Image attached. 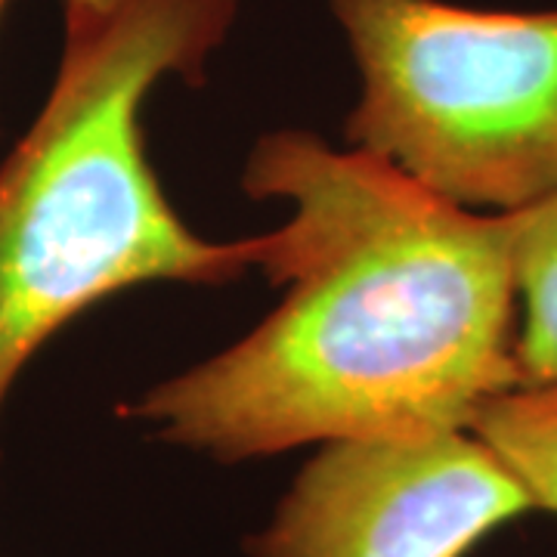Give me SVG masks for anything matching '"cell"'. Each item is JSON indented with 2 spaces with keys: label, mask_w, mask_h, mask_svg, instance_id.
<instances>
[{
  "label": "cell",
  "mask_w": 557,
  "mask_h": 557,
  "mask_svg": "<svg viewBox=\"0 0 557 557\" xmlns=\"http://www.w3.org/2000/svg\"><path fill=\"white\" fill-rule=\"evenodd\" d=\"M239 0L65 7L53 90L0 168V412L25 362L94 304L152 282L230 285L267 236L201 239L146 156L161 78L199 84Z\"/></svg>",
  "instance_id": "obj_2"
},
{
  "label": "cell",
  "mask_w": 557,
  "mask_h": 557,
  "mask_svg": "<svg viewBox=\"0 0 557 557\" xmlns=\"http://www.w3.org/2000/svg\"><path fill=\"white\" fill-rule=\"evenodd\" d=\"M3 3H7V0H0V13H3Z\"/></svg>",
  "instance_id": "obj_8"
},
{
  "label": "cell",
  "mask_w": 557,
  "mask_h": 557,
  "mask_svg": "<svg viewBox=\"0 0 557 557\" xmlns=\"http://www.w3.org/2000/svg\"><path fill=\"white\" fill-rule=\"evenodd\" d=\"M242 189L292 218L260 267L285 298L255 332L127 409L218 461L461 431L518 387L508 218L461 208L366 149L263 134Z\"/></svg>",
  "instance_id": "obj_1"
},
{
  "label": "cell",
  "mask_w": 557,
  "mask_h": 557,
  "mask_svg": "<svg viewBox=\"0 0 557 557\" xmlns=\"http://www.w3.org/2000/svg\"><path fill=\"white\" fill-rule=\"evenodd\" d=\"M527 511L518 480L468 428L332 440L245 548L251 557H465Z\"/></svg>",
  "instance_id": "obj_4"
},
{
  "label": "cell",
  "mask_w": 557,
  "mask_h": 557,
  "mask_svg": "<svg viewBox=\"0 0 557 557\" xmlns=\"http://www.w3.org/2000/svg\"><path fill=\"white\" fill-rule=\"evenodd\" d=\"M359 69L354 149L461 208L557 196V10L329 0Z\"/></svg>",
  "instance_id": "obj_3"
},
{
  "label": "cell",
  "mask_w": 557,
  "mask_h": 557,
  "mask_svg": "<svg viewBox=\"0 0 557 557\" xmlns=\"http://www.w3.org/2000/svg\"><path fill=\"white\" fill-rule=\"evenodd\" d=\"M106 0H65V7H100Z\"/></svg>",
  "instance_id": "obj_7"
},
{
  "label": "cell",
  "mask_w": 557,
  "mask_h": 557,
  "mask_svg": "<svg viewBox=\"0 0 557 557\" xmlns=\"http://www.w3.org/2000/svg\"><path fill=\"white\" fill-rule=\"evenodd\" d=\"M505 218L518 288V387L557 384V196Z\"/></svg>",
  "instance_id": "obj_5"
},
{
  "label": "cell",
  "mask_w": 557,
  "mask_h": 557,
  "mask_svg": "<svg viewBox=\"0 0 557 557\" xmlns=\"http://www.w3.org/2000/svg\"><path fill=\"white\" fill-rule=\"evenodd\" d=\"M527 493L533 511L557 518V384L511 387L490 397L468 421Z\"/></svg>",
  "instance_id": "obj_6"
}]
</instances>
